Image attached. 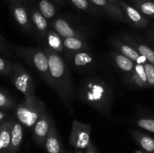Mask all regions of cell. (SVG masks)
<instances>
[{
	"label": "cell",
	"instance_id": "1",
	"mask_svg": "<svg viewBox=\"0 0 154 153\" xmlns=\"http://www.w3.org/2000/svg\"><path fill=\"white\" fill-rule=\"evenodd\" d=\"M49 62L50 86L55 91L69 112H73L74 84L66 59L57 51L44 46Z\"/></svg>",
	"mask_w": 154,
	"mask_h": 153
},
{
	"label": "cell",
	"instance_id": "2",
	"mask_svg": "<svg viewBox=\"0 0 154 153\" xmlns=\"http://www.w3.org/2000/svg\"><path fill=\"white\" fill-rule=\"evenodd\" d=\"M81 100L105 116H110L114 94L109 86L98 76H89L81 82L78 89Z\"/></svg>",
	"mask_w": 154,
	"mask_h": 153
},
{
	"label": "cell",
	"instance_id": "3",
	"mask_svg": "<svg viewBox=\"0 0 154 153\" xmlns=\"http://www.w3.org/2000/svg\"><path fill=\"white\" fill-rule=\"evenodd\" d=\"M11 50L50 85L49 62L44 49L34 46H11Z\"/></svg>",
	"mask_w": 154,
	"mask_h": 153
},
{
	"label": "cell",
	"instance_id": "4",
	"mask_svg": "<svg viewBox=\"0 0 154 153\" xmlns=\"http://www.w3.org/2000/svg\"><path fill=\"white\" fill-rule=\"evenodd\" d=\"M45 104L37 96L24 99L16 107L15 113L19 122L27 128H32L45 112Z\"/></svg>",
	"mask_w": 154,
	"mask_h": 153
},
{
	"label": "cell",
	"instance_id": "5",
	"mask_svg": "<svg viewBox=\"0 0 154 153\" xmlns=\"http://www.w3.org/2000/svg\"><path fill=\"white\" fill-rule=\"evenodd\" d=\"M11 80L15 88L20 92L26 99L35 96V84L31 74L20 63L14 64Z\"/></svg>",
	"mask_w": 154,
	"mask_h": 153
},
{
	"label": "cell",
	"instance_id": "6",
	"mask_svg": "<svg viewBox=\"0 0 154 153\" xmlns=\"http://www.w3.org/2000/svg\"><path fill=\"white\" fill-rule=\"evenodd\" d=\"M91 124H86L80 121L73 120L69 136V143L75 149H86L90 142Z\"/></svg>",
	"mask_w": 154,
	"mask_h": 153
},
{
	"label": "cell",
	"instance_id": "7",
	"mask_svg": "<svg viewBox=\"0 0 154 153\" xmlns=\"http://www.w3.org/2000/svg\"><path fill=\"white\" fill-rule=\"evenodd\" d=\"M65 59L77 70L85 71L96 65V60L90 51L65 52Z\"/></svg>",
	"mask_w": 154,
	"mask_h": 153
},
{
	"label": "cell",
	"instance_id": "8",
	"mask_svg": "<svg viewBox=\"0 0 154 153\" xmlns=\"http://www.w3.org/2000/svg\"><path fill=\"white\" fill-rule=\"evenodd\" d=\"M10 10L15 22L28 34L33 33V25L32 22L30 12L22 3H13Z\"/></svg>",
	"mask_w": 154,
	"mask_h": 153
},
{
	"label": "cell",
	"instance_id": "9",
	"mask_svg": "<svg viewBox=\"0 0 154 153\" xmlns=\"http://www.w3.org/2000/svg\"><path fill=\"white\" fill-rule=\"evenodd\" d=\"M120 6L123 10L126 22L138 28H147L149 24L148 20L134 6L122 0H120Z\"/></svg>",
	"mask_w": 154,
	"mask_h": 153
},
{
	"label": "cell",
	"instance_id": "10",
	"mask_svg": "<svg viewBox=\"0 0 154 153\" xmlns=\"http://www.w3.org/2000/svg\"><path fill=\"white\" fill-rule=\"evenodd\" d=\"M110 43L111 44L113 47L117 51V52L127 57L128 58L133 61L136 64H144L147 62V59L143 56H141L138 51L135 50L130 45L125 43L121 39L112 38L110 40Z\"/></svg>",
	"mask_w": 154,
	"mask_h": 153
},
{
	"label": "cell",
	"instance_id": "11",
	"mask_svg": "<svg viewBox=\"0 0 154 153\" xmlns=\"http://www.w3.org/2000/svg\"><path fill=\"white\" fill-rule=\"evenodd\" d=\"M53 119L45 111L33 126V137L36 143L40 146H45V140L48 136Z\"/></svg>",
	"mask_w": 154,
	"mask_h": 153
},
{
	"label": "cell",
	"instance_id": "12",
	"mask_svg": "<svg viewBox=\"0 0 154 153\" xmlns=\"http://www.w3.org/2000/svg\"><path fill=\"white\" fill-rule=\"evenodd\" d=\"M51 28L57 32L63 38L77 37L84 38V35L78 30L75 29L70 22L63 17H57L51 22Z\"/></svg>",
	"mask_w": 154,
	"mask_h": 153
},
{
	"label": "cell",
	"instance_id": "13",
	"mask_svg": "<svg viewBox=\"0 0 154 153\" xmlns=\"http://www.w3.org/2000/svg\"><path fill=\"white\" fill-rule=\"evenodd\" d=\"M121 40L138 51L147 59L148 62L154 64V50L152 49L150 46L143 43L136 38L127 34H121Z\"/></svg>",
	"mask_w": 154,
	"mask_h": 153
},
{
	"label": "cell",
	"instance_id": "14",
	"mask_svg": "<svg viewBox=\"0 0 154 153\" xmlns=\"http://www.w3.org/2000/svg\"><path fill=\"white\" fill-rule=\"evenodd\" d=\"M99 10H102L111 18L121 22H126L124 14L120 6L115 5L108 0H89Z\"/></svg>",
	"mask_w": 154,
	"mask_h": 153
},
{
	"label": "cell",
	"instance_id": "15",
	"mask_svg": "<svg viewBox=\"0 0 154 153\" xmlns=\"http://www.w3.org/2000/svg\"><path fill=\"white\" fill-rule=\"evenodd\" d=\"M45 149L48 153H63V146H62L61 140L59 135L57 129L56 128L55 123L53 120L51 123V128L48 136L45 140Z\"/></svg>",
	"mask_w": 154,
	"mask_h": 153
},
{
	"label": "cell",
	"instance_id": "16",
	"mask_svg": "<svg viewBox=\"0 0 154 153\" xmlns=\"http://www.w3.org/2000/svg\"><path fill=\"white\" fill-rule=\"evenodd\" d=\"M129 132L141 151L144 153H154V138L135 129H132Z\"/></svg>",
	"mask_w": 154,
	"mask_h": 153
},
{
	"label": "cell",
	"instance_id": "17",
	"mask_svg": "<svg viewBox=\"0 0 154 153\" xmlns=\"http://www.w3.org/2000/svg\"><path fill=\"white\" fill-rule=\"evenodd\" d=\"M129 81L132 86L137 88H149L148 81L144 64H136L133 71L129 75Z\"/></svg>",
	"mask_w": 154,
	"mask_h": 153
},
{
	"label": "cell",
	"instance_id": "18",
	"mask_svg": "<svg viewBox=\"0 0 154 153\" xmlns=\"http://www.w3.org/2000/svg\"><path fill=\"white\" fill-rule=\"evenodd\" d=\"M30 16L32 25L36 32L42 38L45 39L49 30V24L47 19L42 14L38 8L32 9V10H30Z\"/></svg>",
	"mask_w": 154,
	"mask_h": 153
},
{
	"label": "cell",
	"instance_id": "19",
	"mask_svg": "<svg viewBox=\"0 0 154 153\" xmlns=\"http://www.w3.org/2000/svg\"><path fill=\"white\" fill-rule=\"evenodd\" d=\"M23 138V129L22 124L13 120L11 144L8 153H17L22 144Z\"/></svg>",
	"mask_w": 154,
	"mask_h": 153
},
{
	"label": "cell",
	"instance_id": "20",
	"mask_svg": "<svg viewBox=\"0 0 154 153\" xmlns=\"http://www.w3.org/2000/svg\"><path fill=\"white\" fill-rule=\"evenodd\" d=\"M63 44L66 52L90 51V46L84 38L77 37L63 38Z\"/></svg>",
	"mask_w": 154,
	"mask_h": 153
},
{
	"label": "cell",
	"instance_id": "21",
	"mask_svg": "<svg viewBox=\"0 0 154 153\" xmlns=\"http://www.w3.org/2000/svg\"><path fill=\"white\" fill-rule=\"evenodd\" d=\"M13 120H8L0 124V142L2 153H8L11 136V128Z\"/></svg>",
	"mask_w": 154,
	"mask_h": 153
},
{
	"label": "cell",
	"instance_id": "22",
	"mask_svg": "<svg viewBox=\"0 0 154 153\" xmlns=\"http://www.w3.org/2000/svg\"><path fill=\"white\" fill-rule=\"evenodd\" d=\"M110 55L115 65L122 71L128 74L129 75L133 71L135 65V63L133 61L117 52H111Z\"/></svg>",
	"mask_w": 154,
	"mask_h": 153
},
{
	"label": "cell",
	"instance_id": "23",
	"mask_svg": "<svg viewBox=\"0 0 154 153\" xmlns=\"http://www.w3.org/2000/svg\"><path fill=\"white\" fill-rule=\"evenodd\" d=\"M45 40L47 42L46 46H48V47L57 51L59 53H60V52H66V50H65L64 46H63V38L57 32L54 31L53 28H49Z\"/></svg>",
	"mask_w": 154,
	"mask_h": 153
},
{
	"label": "cell",
	"instance_id": "24",
	"mask_svg": "<svg viewBox=\"0 0 154 153\" xmlns=\"http://www.w3.org/2000/svg\"><path fill=\"white\" fill-rule=\"evenodd\" d=\"M146 18L154 19V0L133 2V5Z\"/></svg>",
	"mask_w": 154,
	"mask_h": 153
},
{
	"label": "cell",
	"instance_id": "25",
	"mask_svg": "<svg viewBox=\"0 0 154 153\" xmlns=\"http://www.w3.org/2000/svg\"><path fill=\"white\" fill-rule=\"evenodd\" d=\"M76 8L94 15H102V12L89 0H69Z\"/></svg>",
	"mask_w": 154,
	"mask_h": 153
},
{
	"label": "cell",
	"instance_id": "26",
	"mask_svg": "<svg viewBox=\"0 0 154 153\" xmlns=\"http://www.w3.org/2000/svg\"><path fill=\"white\" fill-rule=\"evenodd\" d=\"M38 9L47 20L52 19L55 16L56 8L49 0H40L38 4Z\"/></svg>",
	"mask_w": 154,
	"mask_h": 153
},
{
	"label": "cell",
	"instance_id": "27",
	"mask_svg": "<svg viewBox=\"0 0 154 153\" xmlns=\"http://www.w3.org/2000/svg\"><path fill=\"white\" fill-rule=\"evenodd\" d=\"M135 124L143 130L154 133V118L141 117L135 119Z\"/></svg>",
	"mask_w": 154,
	"mask_h": 153
},
{
	"label": "cell",
	"instance_id": "28",
	"mask_svg": "<svg viewBox=\"0 0 154 153\" xmlns=\"http://www.w3.org/2000/svg\"><path fill=\"white\" fill-rule=\"evenodd\" d=\"M14 64L9 60L0 57V74L5 76H11L13 71Z\"/></svg>",
	"mask_w": 154,
	"mask_h": 153
},
{
	"label": "cell",
	"instance_id": "29",
	"mask_svg": "<svg viewBox=\"0 0 154 153\" xmlns=\"http://www.w3.org/2000/svg\"><path fill=\"white\" fill-rule=\"evenodd\" d=\"M14 106V103L8 94L0 90V109H11Z\"/></svg>",
	"mask_w": 154,
	"mask_h": 153
},
{
	"label": "cell",
	"instance_id": "30",
	"mask_svg": "<svg viewBox=\"0 0 154 153\" xmlns=\"http://www.w3.org/2000/svg\"><path fill=\"white\" fill-rule=\"evenodd\" d=\"M144 67L147 74L149 88H154V64L147 62L144 64Z\"/></svg>",
	"mask_w": 154,
	"mask_h": 153
},
{
	"label": "cell",
	"instance_id": "31",
	"mask_svg": "<svg viewBox=\"0 0 154 153\" xmlns=\"http://www.w3.org/2000/svg\"><path fill=\"white\" fill-rule=\"evenodd\" d=\"M10 50H11V46H10L3 38L2 36L0 34V52L8 56H10L11 55Z\"/></svg>",
	"mask_w": 154,
	"mask_h": 153
},
{
	"label": "cell",
	"instance_id": "32",
	"mask_svg": "<svg viewBox=\"0 0 154 153\" xmlns=\"http://www.w3.org/2000/svg\"><path fill=\"white\" fill-rule=\"evenodd\" d=\"M146 35H147V39L150 40L151 44L154 45V25L152 26L146 32Z\"/></svg>",
	"mask_w": 154,
	"mask_h": 153
},
{
	"label": "cell",
	"instance_id": "33",
	"mask_svg": "<svg viewBox=\"0 0 154 153\" xmlns=\"http://www.w3.org/2000/svg\"><path fill=\"white\" fill-rule=\"evenodd\" d=\"M85 153H98L96 146H95L94 144H93L91 141H90L89 145L87 146V147L86 148Z\"/></svg>",
	"mask_w": 154,
	"mask_h": 153
},
{
	"label": "cell",
	"instance_id": "34",
	"mask_svg": "<svg viewBox=\"0 0 154 153\" xmlns=\"http://www.w3.org/2000/svg\"><path fill=\"white\" fill-rule=\"evenodd\" d=\"M6 117V113L5 112H2V111H0V122L4 120Z\"/></svg>",
	"mask_w": 154,
	"mask_h": 153
},
{
	"label": "cell",
	"instance_id": "35",
	"mask_svg": "<svg viewBox=\"0 0 154 153\" xmlns=\"http://www.w3.org/2000/svg\"><path fill=\"white\" fill-rule=\"evenodd\" d=\"M108 1L112 4H115V5L120 6V0H108Z\"/></svg>",
	"mask_w": 154,
	"mask_h": 153
},
{
	"label": "cell",
	"instance_id": "36",
	"mask_svg": "<svg viewBox=\"0 0 154 153\" xmlns=\"http://www.w3.org/2000/svg\"><path fill=\"white\" fill-rule=\"evenodd\" d=\"M51 1L54 2L59 3V4H63V3H64V0H51Z\"/></svg>",
	"mask_w": 154,
	"mask_h": 153
},
{
	"label": "cell",
	"instance_id": "37",
	"mask_svg": "<svg viewBox=\"0 0 154 153\" xmlns=\"http://www.w3.org/2000/svg\"><path fill=\"white\" fill-rule=\"evenodd\" d=\"M13 3H21V2H23V0H11Z\"/></svg>",
	"mask_w": 154,
	"mask_h": 153
},
{
	"label": "cell",
	"instance_id": "38",
	"mask_svg": "<svg viewBox=\"0 0 154 153\" xmlns=\"http://www.w3.org/2000/svg\"><path fill=\"white\" fill-rule=\"evenodd\" d=\"M75 153H85V152H84L81 149H75Z\"/></svg>",
	"mask_w": 154,
	"mask_h": 153
},
{
	"label": "cell",
	"instance_id": "39",
	"mask_svg": "<svg viewBox=\"0 0 154 153\" xmlns=\"http://www.w3.org/2000/svg\"><path fill=\"white\" fill-rule=\"evenodd\" d=\"M135 153H144V152L142 151H140V150H137V151H135Z\"/></svg>",
	"mask_w": 154,
	"mask_h": 153
},
{
	"label": "cell",
	"instance_id": "40",
	"mask_svg": "<svg viewBox=\"0 0 154 153\" xmlns=\"http://www.w3.org/2000/svg\"><path fill=\"white\" fill-rule=\"evenodd\" d=\"M0 153H2V146H1V142H0Z\"/></svg>",
	"mask_w": 154,
	"mask_h": 153
},
{
	"label": "cell",
	"instance_id": "41",
	"mask_svg": "<svg viewBox=\"0 0 154 153\" xmlns=\"http://www.w3.org/2000/svg\"><path fill=\"white\" fill-rule=\"evenodd\" d=\"M132 1H133V2H135V1L138 2V1H144V0H132Z\"/></svg>",
	"mask_w": 154,
	"mask_h": 153
},
{
	"label": "cell",
	"instance_id": "42",
	"mask_svg": "<svg viewBox=\"0 0 154 153\" xmlns=\"http://www.w3.org/2000/svg\"><path fill=\"white\" fill-rule=\"evenodd\" d=\"M63 153H65V152H63Z\"/></svg>",
	"mask_w": 154,
	"mask_h": 153
}]
</instances>
